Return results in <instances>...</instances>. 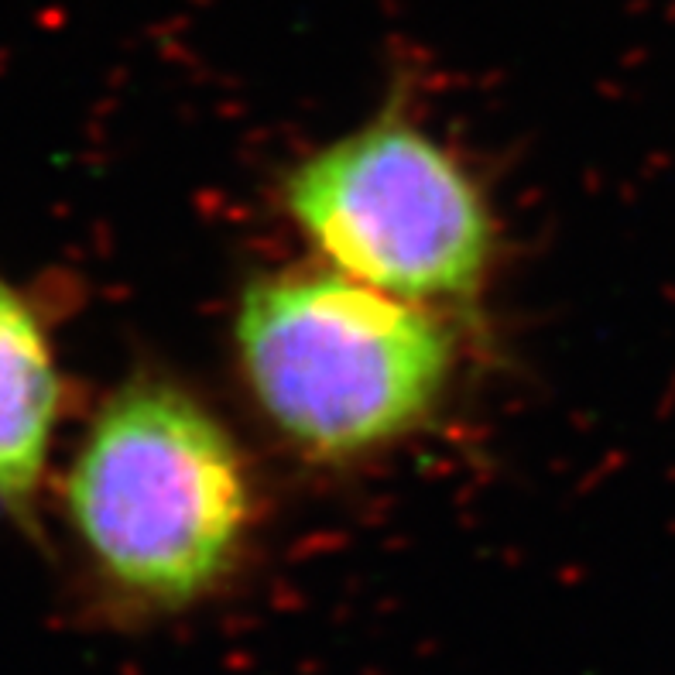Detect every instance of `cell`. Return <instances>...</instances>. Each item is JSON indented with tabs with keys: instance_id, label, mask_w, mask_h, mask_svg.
Listing matches in <instances>:
<instances>
[{
	"instance_id": "277c9868",
	"label": "cell",
	"mask_w": 675,
	"mask_h": 675,
	"mask_svg": "<svg viewBox=\"0 0 675 675\" xmlns=\"http://www.w3.org/2000/svg\"><path fill=\"white\" fill-rule=\"evenodd\" d=\"M62 408L55 350L28 299L0 278V511L31 525Z\"/></svg>"
},
{
	"instance_id": "3957f363",
	"label": "cell",
	"mask_w": 675,
	"mask_h": 675,
	"mask_svg": "<svg viewBox=\"0 0 675 675\" xmlns=\"http://www.w3.org/2000/svg\"><path fill=\"white\" fill-rule=\"evenodd\" d=\"M285 210L333 271L432 305L484 288L497 230L470 172L422 127L377 117L288 175Z\"/></svg>"
},
{
	"instance_id": "7a4b0ae2",
	"label": "cell",
	"mask_w": 675,
	"mask_h": 675,
	"mask_svg": "<svg viewBox=\"0 0 675 675\" xmlns=\"http://www.w3.org/2000/svg\"><path fill=\"white\" fill-rule=\"evenodd\" d=\"M237 357L257 408L312 460H357L436 412L453 336L429 305L340 271H281L240 299Z\"/></svg>"
},
{
	"instance_id": "6da1fadb",
	"label": "cell",
	"mask_w": 675,
	"mask_h": 675,
	"mask_svg": "<svg viewBox=\"0 0 675 675\" xmlns=\"http://www.w3.org/2000/svg\"><path fill=\"white\" fill-rule=\"evenodd\" d=\"M66 514L107 597L127 614L206 604L254 525L247 463L199 398L127 381L103 401L66 477Z\"/></svg>"
}]
</instances>
